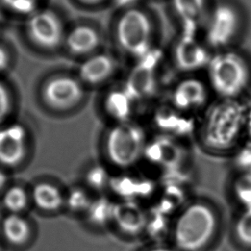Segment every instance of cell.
<instances>
[{"instance_id":"4dcf8cb0","label":"cell","mask_w":251,"mask_h":251,"mask_svg":"<svg viewBox=\"0 0 251 251\" xmlns=\"http://www.w3.org/2000/svg\"><path fill=\"white\" fill-rule=\"evenodd\" d=\"M1 19H2V16H1V13H0V23H1Z\"/></svg>"},{"instance_id":"e0dca14e","label":"cell","mask_w":251,"mask_h":251,"mask_svg":"<svg viewBox=\"0 0 251 251\" xmlns=\"http://www.w3.org/2000/svg\"><path fill=\"white\" fill-rule=\"evenodd\" d=\"M2 230L5 239L15 245L25 244L30 235L28 221L19 214L11 213L2 224Z\"/></svg>"},{"instance_id":"d6986e66","label":"cell","mask_w":251,"mask_h":251,"mask_svg":"<svg viewBox=\"0 0 251 251\" xmlns=\"http://www.w3.org/2000/svg\"><path fill=\"white\" fill-rule=\"evenodd\" d=\"M115 206L109 201L104 198L91 201L88 207V219L91 223L97 226H102L108 223L110 220H114Z\"/></svg>"},{"instance_id":"8992f818","label":"cell","mask_w":251,"mask_h":251,"mask_svg":"<svg viewBox=\"0 0 251 251\" xmlns=\"http://www.w3.org/2000/svg\"><path fill=\"white\" fill-rule=\"evenodd\" d=\"M27 30L32 41L43 49H54L64 37L62 22L51 11H37L32 14Z\"/></svg>"},{"instance_id":"f546056e","label":"cell","mask_w":251,"mask_h":251,"mask_svg":"<svg viewBox=\"0 0 251 251\" xmlns=\"http://www.w3.org/2000/svg\"><path fill=\"white\" fill-rule=\"evenodd\" d=\"M149 251H172V250H170V249H168V248H156V249H152V250H150Z\"/></svg>"},{"instance_id":"6da1fadb","label":"cell","mask_w":251,"mask_h":251,"mask_svg":"<svg viewBox=\"0 0 251 251\" xmlns=\"http://www.w3.org/2000/svg\"><path fill=\"white\" fill-rule=\"evenodd\" d=\"M216 216L209 206L195 203L179 216L174 229V240L181 251H199L213 238Z\"/></svg>"},{"instance_id":"4fadbf2b","label":"cell","mask_w":251,"mask_h":251,"mask_svg":"<svg viewBox=\"0 0 251 251\" xmlns=\"http://www.w3.org/2000/svg\"><path fill=\"white\" fill-rule=\"evenodd\" d=\"M206 6V0H172L176 17L190 35L202 22Z\"/></svg>"},{"instance_id":"484cf974","label":"cell","mask_w":251,"mask_h":251,"mask_svg":"<svg viewBox=\"0 0 251 251\" xmlns=\"http://www.w3.org/2000/svg\"><path fill=\"white\" fill-rule=\"evenodd\" d=\"M11 108V95L7 88L0 83V123L10 114Z\"/></svg>"},{"instance_id":"5bb4252c","label":"cell","mask_w":251,"mask_h":251,"mask_svg":"<svg viewBox=\"0 0 251 251\" xmlns=\"http://www.w3.org/2000/svg\"><path fill=\"white\" fill-rule=\"evenodd\" d=\"M100 43V36L90 26H78L67 36V45L71 52L76 54H87L93 52Z\"/></svg>"},{"instance_id":"3957f363","label":"cell","mask_w":251,"mask_h":251,"mask_svg":"<svg viewBox=\"0 0 251 251\" xmlns=\"http://www.w3.org/2000/svg\"><path fill=\"white\" fill-rule=\"evenodd\" d=\"M115 36L120 48L127 54L142 58L151 50L153 39V25L145 11L133 8L119 18Z\"/></svg>"},{"instance_id":"f1b7e54d","label":"cell","mask_w":251,"mask_h":251,"mask_svg":"<svg viewBox=\"0 0 251 251\" xmlns=\"http://www.w3.org/2000/svg\"><path fill=\"white\" fill-rule=\"evenodd\" d=\"M81 1H83L86 4H98V3H100V2L104 1V0H81Z\"/></svg>"},{"instance_id":"8fae6325","label":"cell","mask_w":251,"mask_h":251,"mask_svg":"<svg viewBox=\"0 0 251 251\" xmlns=\"http://www.w3.org/2000/svg\"><path fill=\"white\" fill-rule=\"evenodd\" d=\"M116 67L115 59L104 53L90 57L79 67V76L86 84H98L108 79Z\"/></svg>"},{"instance_id":"4316f807","label":"cell","mask_w":251,"mask_h":251,"mask_svg":"<svg viewBox=\"0 0 251 251\" xmlns=\"http://www.w3.org/2000/svg\"><path fill=\"white\" fill-rule=\"evenodd\" d=\"M9 55L4 48L0 46V71L4 70L9 65Z\"/></svg>"},{"instance_id":"83f0119b","label":"cell","mask_w":251,"mask_h":251,"mask_svg":"<svg viewBox=\"0 0 251 251\" xmlns=\"http://www.w3.org/2000/svg\"><path fill=\"white\" fill-rule=\"evenodd\" d=\"M6 181H7L6 175L4 174V171L0 170V190L4 188V185L6 183Z\"/></svg>"},{"instance_id":"d4e9b609","label":"cell","mask_w":251,"mask_h":251,"mask_svg":"<svg viewBox=\"0 0 251 251\" xmlns=\"http://www.w3.org/2000/svg\"><path fill=\"white\" fill-rule=\"evenodd\" d=\"M236 193L247 208L251 207V176L242 178L236 186Z\"/></svg>"},{"instance_id":"ac0fdd59","label":"cell","mask_w":251,"mask_h":251,"mask_svg":"<svg viewBox=\"0 0 251 251\" xmlns=\"http://www.w3.org/2000/svg\"><path fill=\"white\" fill-rule=\"evenodd\" d=\"M133 101L124 89L112 91L105 100L106 111L112 117L124 122L130 115Z\"/></svg>"},{"instance_id":"9c48e42d","label":"cell","mask_w":251,"mask_h":251,"mask_svg":"<svg viewBox=\"0 0 251 251\" xmlns=\"http://www.w3.org/2000/svg\"><path fill=\"white\" fill-rule=\"evenodd\" d=\"M27 133L25 127L18 124L0 128V163L15 166L25 157Z\"/></svg>"},{"instance_id":"603a6c76","label":"cell","mask_w":251,"mask_h":251,"mask_svg":"<svg viewBox=\"0 0 251 251\" xmlns=\"http://www.w3.org/2000/svg\"><path fill=\"white\" fill-rule=\"evenodd\" d=\"M236 233L241 243L251 247V207L245 210L237 220Z\"/></svg>"},{"instance_id":"ba28073f","label":"cell","mask_w":251,"mask_h":251,"mask_svg":"<svg viewBox=\"0 0 251 251\" xmlns=\"http://www.w3.org/2000/svg\"><path fill=\"white\" fill-rule=\"evenodd\" d=\"M211 58L207 49L190 34L180 39L175 47V64L183 72H194L207 67Z\"/></svg>"},{"instance_id":"5b68a950","label":"cell","mask_w":251,"mask_h":251,"mask_svg":"<svg viewBox=\"0 0 251 251\" xmlns=\"http://www.w3.org/2000/svg\"><path fill=\"white\" fill-rule=\"evenodd\" d=\"M240 28V17L230 4L214 8L206 25V41L212 48L223 49L236 38Z\"/></svg>"},{"instance_id":"52a82bcc","label":"cell","mask_w":251,"mask_h":251,"mask_svg":"<svg viewBox=\"0 0 251 251\" xmlns=\"http://www.w3.org/2000/svg\"><path fill=\"white\" fill-rule=\"evenodd\" d=\"M46 103L57 110H66L79 102L84 97V89L74 77L59 76L53 77L43 88Z\"/></svg>"},{"instance_id":"cb8c5ba5","label":"cell","mask_w":251,"mask_h":251,"mask_svg":"<svg viewBox=\"0 0 251 251\" xmlns=\"http://www.w3.org/2000/svg\"><path fill=\"white\" fill-rule=\"evenodd\" d=\"M86 181L91 188L100 190L108 183V173L101 166H94L88 171Z\"/></svg>"},{"instance_id":"2e32d148","label":"cell","mask_w":251,"mask_h":251,"mask_svg":"<svg viewBox=\"0 0 251 251\" xmlns=\"http://www.w3.org/2000/svg\"><path fill=\"white\" fill-rule=\"evenodd\" d=\"M35 205L44 211H55L62 206L64 198L59 188L50 183L42 182L35 185L32 192Z\"/></svg>"},{"instance_id":"7c38bea8","label":"cell","mask_w":251,"mask_h":251,"mask_svg":"<svg viewBox=\"0 0 251 251\" xmlns=\"http://www.w3.org/2000/svg\"><path fill=\"white\" fill-rule=\"evenodd\" d=\"M156 86V76L153 71L149 67L139 66L132 71L123 89L133 100H139L153 94Z\"/></svg>"},{"instance_id":"277c9868","label":"cell","mask_w":251,"mask_h":251,"mask_svg":"<svg viewBox=\"0 0 251 251\" xmlns=\"http://www.w3.org/2000/svg\"><path fill=\"white\" fill-rule=\"evenodd\" d=\"M146 138L139 126L121 122L108 133L106 151L113 164L121 168L132 166L145 150Z\"/></svg>"},{"instance_id":"7402d4cb","label":"cell","mask_w":251,"mask_h":251,"mask_svg":"<svg viewBox=\"0 0 251 251\" xmlns=\"http://www.w3.org/2000/svg\"><path fill=\"white\" fill-rule=\"evenodd\" d=\"M42 0H1L11 11L23 15L31 16L37 11Z\"/></svg>"},{"instance_id":"44dd1931","label":"cell","mask_w":251,"mask_h":251,"mask_svg":"<svg viewBox=\"0 0 251 251\" xmlns=\"http://www.w3.org/2000/svg\"><path fill=\"white\" fill-rule=\"evenodd\" d=\"M67 206L74 212H86L90 206L91 200L87 193L82 188H73L67 195Z\"/></svg>"},{"instance_id":"30bf717a","label":"cell","mask_w":251,"mask_h":251,"mask_svg":"<svg viewBox=\"0 0 251 251\" xmlns=\"http://www.w3.org/2000/svg\"><path fill=\"white\" fill-rule=\"evenodd\" d=\"M206 98V86L196 78H187L181 81L172 93V101L176 108L182 110L199 108L205 103Z\"/></svg>"},{"instance_id":"7a4b0ae2","label":"cell","mask_w":251,"mask_h":251,"mask_svg":"<svg viewBox=\"0 0 251 251\" xmlns=\"http://www.w3.org/2000/svg\"><path fill=\"white\" fill-rule=\"evenodd\" d=\"M207 69L212 87L224 98L237 97L250 81L248 64L237 52H222L213 56Z\"/></svg>"},{"instance_id":"1f68e13d","label":"cell","mask_w":251,"mask_h":251,"mask_svg":"<svg viewBox=\"0 0 251 251\" xmlns=\"http://www.w3.org/2000/svg\"></svg>"},{"instance_id":"ffe728a7","label":"cell","mask_w":251,"mask_h":251,"mask_svg":"<svg viewBox=\"0 0 251 251\" xmlns=\"http://www.w3.org/2000/svg\"><path fill=\"white\" fill-rule=\"evenodd\" d=\"M28 198L27 193L21 187H11L5 192L3 202L11 213L18 214L26 208Z\"/></svg>"},{"instance_id":"9a60e30c","label":"cell","mask_w":251,"mask_h":251,"mask_svg":"<svg viewBox=\"0 0 251 251\" xmlns=\"http://www.w3.org/2000/svg\"><path fill=\"white\" fill-rule=\"evenodd\" d=\"M114 220L123 231L134 234L143 228L146 219L142 211L134 204L122 203L115 206Z\"/></svg>"}]
</instances>
